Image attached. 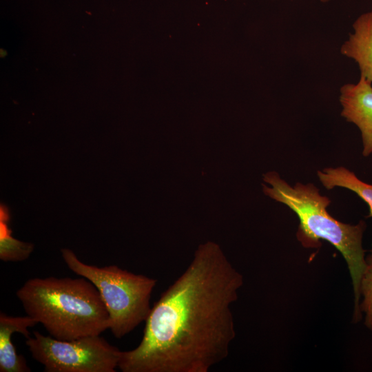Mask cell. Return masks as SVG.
I'll return each mask as SVG.
<instances>
[{
    "instance_id": "obj_1",
    "label": "cell",
    "mask_w": 372,
    "mask_h": 372,
    "mask_svg": "<svg viewBox=\"0 0 372 372\" xmlns=\"http://www.w3.org/2000/svg\"><path fill=\"white\" fill-rule=\"evenodd\" d=\"M243 276L220 247L200 245L183 273L152 307L143 336L120 353L123 372H208L236 337L231 307Z\"/></svg>"
},
{
    "instance_id": "obj_2",
    "label": "cell",
    "mask_w": 372,
    "mask_h": 372,
    "mask_svg": "<svg viewBox=\"0 0 372 372\" xmlns=\"http://www.w3.org/2000/svg\"><path fill=\"white\" fill-rule=\"evenodd\" d=\"M263 180L269 185L262 184L264 194L286 205L298 216L300 224L297 238L304 247H318L320 240H324L342 254L353 285V321H360V286L365 267L366 254L362 239L366 228V222L360 220L357 224L351 225L333 218L327 211L331 200L322 195L312 183H296L291 185L275 171L263 174Z\"/></svg>"
},
{
    "instance_id": "obj_3",
    "label": "cell",
    "mask_w": 372,
    "mask_h": 372,
    "mask_svg": "<svg viewBox=\"0 0 372 372\" xmlns=\"http://www.w3.org/2000/svg\"><path fill=\"white\" fill-rule=\"evenodd\" d=\"M16 294L26 314L55 339L99 335L109 329V313L101 295L84 277L31 278Z\"/></svg>"
},
{
    "instance_id": "obj_4",
    "label": "cell",
    "mask_w": 372,
    "mask_h": 372,
    "mask_svg": "<svg viewBox=\"0 0 372 372\" xmlns=\"http://www.w3.org/2000/svg\"><path fill=\"white\" fill-rule=\"evenodd\" d=\"M61 251L68 268L97 288L109 313V329L115 338H123L146 320L157 280L116 265L99 267L87 265L72 250L63 248Z\"/></svg>"
},
{
    "instance_id": "obj_5",
    "label": "cell",
    "mask_w": 372,
    "mask_h": 372,
    "mask_svg": "<svg viewBox=\"0 0 372 372\" xmlns=\"http://www.w3.org/2000/svg\"><path fill=\"white\" fill-rule=\"evenodd\" d=\"M33 335L25 344L45 372H115L118 367L121 351L100 335L72 340Z\"/></svg>"
},
{
    "instance_id": "obj_6",
    "label": "cell",
    "mask_w": 372,
    "mask_h": 372,
    "mask_svg": "<svg viewBox=\"0 0 372 372\" xmlns=\"http://www.w3.org/2000/svg\"><path fill=\"white\" fill-rule=\"evenodd\" d=\"M341 116L355 125L361 134L364 156L372 154V83L360 77L356 83H346L340 90Z\"/></svg>"
},
{
    "instance_id": "obj_7",
    "label": "cell",
    "mask_w": 372,
    "mask_h": 372,
    "mask_svg": "<svg viewBox=\"0 0 372 372\" xmlns=\"http://www.w3.org/2000/svg\"><path fill=\"white\" fill-rule=\"evenodd\" d=\"M38 322L28 316H10L5 313H0V371L1 372H30L25 359L17 353L11 337L15 333H20L27 339L30 337L29 327Z\"/></svg>"
},
{
    "instance_id": "obj_8",
    "label": "cell",
    "mask_w": 372,
    "mask_h": 372,
    "mask_svg": "<svg viewBox=\"0 0 372 372\" xmlns=\"http://www.w3.org/2000/svg\"><path fill=\"white\" fill-rule=\"evenodd\" d=\"M349 34L340 48V53L358 64L360 76L372 83V9L362 14L353 24Z\"/></svg>"
},
{
    "instance_id": "obj_9",
    "label": "cell",
    "mask_w": 372,
    "mask_h": 372,
    "mask_svg": "<svg viewBox=\"0 0 372 372\" xmlns=\"http://www.w3.org/2000/svg\"><path fill=\"white\" fill-rule=\"evenodd\" d=\"M322 185L327 189L342 187L356 194L369 207L366 217L372 218V185L360 180L353 172L340 166L326 167L317 172Z\"/></svg>"
},
{
    "instance_id": "obj_10",
    "label": "cell",
    "mask_w": 372,
    "mask_h": 372,
    "mask_svg": "<svg viewBox=\"0 0 372 372\" xmlns=\"http://www.w3.org/2000/svg\"><path fill=\"white\" fill-rule=\"evenodd\" d=\"M10 213L8 206L0 205V259L3 261L25 260L31 254L34 245L22 242L12 236L10 228Z\"/></svg>"
},
{
    "instance_id": "obj_11",
    "label": "cell",
    "mask_w": 372,
    "mask_h": 372,
    "mask_svg": "<svg viewBox=\"0 0 372 372\" xmlns=\"http://www.w3.org/2000/svg\"><path fill=\"white\" fill-rule=\"evenodd\" d=\"M359 310L365 327L372 331V249L365 257V267L360 286Z\"/></svg>"
},
{
    "instance_id": "obj_12",
    "label": "cell",
    "mask_w": 372,
    "mask_h": 372,
    "mask_svg": "<svg viewBox=\"0 0 372 372\" xmlns=\"http://www.w3.org/2000/svg\"><path fill=\"white\" fill-rule=\"evenodd\" d=\"M329 0H321L322 2L326 3L328 2Z\"/></svg>"
}]
</instances>
